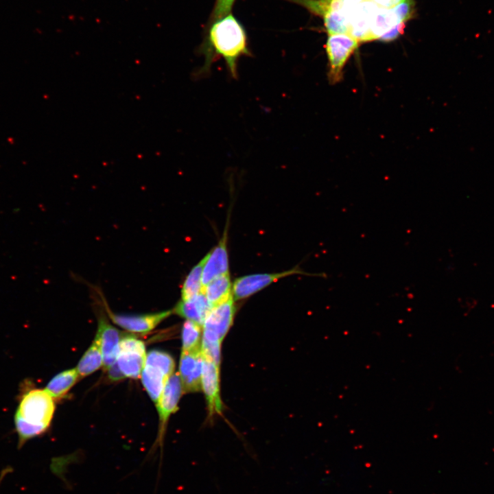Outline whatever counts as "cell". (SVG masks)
<instances>
[{
  "instance_id": "cell-6",
  "label": "cell",
  "mask_w": 494,
  "mask_h": 494,
  "mask_svg": "<svg viewBox=\"0 0 494 494\" xmlns=\"http://www.w3.org/2000/svg\"><path fill=\"white\" fill-rule=\"evenodd\" d=\"M146 358L143 342L131 336H124L119 343V351L115 362L124 377L137 379L141 377Z\"/></svg>"
},
{
  "instance_id": "cell-16",
  "label": "cell",
  "mask_w": 494,
  "mask_h": 494,
  "mask_svg": "<svg viewBox=\"0 0 494 494\" xmlns=\"http://www.w3.org/2000/svg\"><path fill=\"white\" fill-rule=\"evenodd\" d=\"M400 25H405L392 8H378L370 24L371 39H381L390 30Z\"/></svg>"
},
{
  "instance_id": "cell-3",
  "label": "cell",
  "mask_w": 494,
  "mask_h": 494,
  "mask_svg": "<svg viewBox=\"0 0 494 494\" xmlns=\"http://www.w3.org/2000/svg\"><path fill=\"white\" fill-rule=\"evenodd\" d=\"M175 363L166 352L151 350L146 354L141 381L152 401L157 404L167 378L174 373Z\"/></svg>"
},
{
  "instance_id": "cell-23",
  "label": "cell",
  "mask_w": 494,
  "mask_h": 494,
  "mask_svg": "<svg viewBox=\"0 0 494 494\" xmlns=\"http://www.w3.org/2000/svg\"><path fill=\"white\" fill-rule=\"evenodd\" d=\"M235 0H216L211 19L215 21L230 13Z\"/></svg>"
},
{
  "instance_id": "cell-24",
  "label": "cell",
  "mask_w": 494,
  "mask_h": 494,
  "mask_svg": "<svg viewBox=\"0 0 494 494\" xmlns=\"http://www.w3.org/2000/svg\"><path fill=\"white\" fill-rule=\"evenodd\" d=\"M374 2L379 8H392L398 4L406 0H370Z\"/></svg>"
},
{
  "instance_id": "cell-5",
  "label": "cell",
  "mask_w": 494,
  "mask_h": 494,
  "mask_svg": "<svg viewBox=\"0 0 494 494\" xmlns=\"http://www.w3.org/2000/svg\"><path fill=\"white\" fill-rule=\"evenodd\" d=\"M235 314V305L233 296L213 306L202 326V340L221 343L233 323Z\"/></svg>"
},
{
  "instance_id": "cell-22",
  "label": "cell",
  "mask_w": 494,
  "mask_h": 494,
  "mask_svg": "<svg viewBox=\"0 0 494 494\" xmlns=\"http://www.w3.org/2000/svg\"><path fill=\"white\" fill-rule=\"evenodd\" d=\"M324 25L329 35L348 34V23L342 11L330 10L322 16Z\"/></svg>"
},
{
  "instance_id": "cell-14",
  "label": "cell",
  "mask_w": 494,
  "mask_h": 494,
  "mask_svg": "<svg viewBox=\"0 0 494 494\" xmlns=\"http://www.w3.org/2000/svg\"><path fill=\"white\" fill-rule=\"evenodd\" d=\"M226 243L227 230L226 229L218 244L205 255L206 260L202 270V287L215 278L229 273Z\"/></svg>"
},
{
  "instance_id": "cell-8",
  "label": "cell",
  "mask_w": 494,
  "mask_h": 494,
  "mask_svg": "<svg viewBox=\"0 0 494 494\" xmlns=\"http://www.w3.org/2000/svg\"><path fill=\"white\" fill-rule=\"evenodd\" d=\"M378 6L370 0H366L350 8L346 13L348 34L359 43L372 40L370 24Z\"/></svg>"
},
{
  "instance_id": "cell-20",
  "label": "cell",
  "mask_w": 494,
  "mask_h": 494,
  "mask_svg": "<svg viewBox=\"0 0 494 494\" xmlns=\"http://www.w3.org/2000/svg\"><path fill=\"white\" fill-rule=\"evenodd\" d=\"M205 260L206 256L192 268L186 277L181 287V300L190 299L202 292V270Z\"/></svg>"
},
{
  "instance_id": "cell-7",
  "label": "cell",
  "mask_w": 494,
  "mask_h": 494,
  "mask_svg": "<svg viewBox=\"0 0 494 494\" xmlns=\"http://www.w3.org/2000/svg\"><path fill=\"white\" fill-rule=\"evenodd\" d=\"M296 274L309 275L296 267L281 272L253 274L240 277L235 280L232 285L233 297L235 301L248 298L279 279Z\"/></svg>"
},
{
  "instance_id": "cell-15",
  "label": "cell",
  "mask_w": 494,
  "mask_h": 494,
  "mask_svg": "<svg viewBox=\"0 0 494 494\" xmlns=\"http://www.w3.org/2000/svg\"><path fill=\"white\" fill-rule=\"evenodd\" d=\"M212 307L204 294L202 292L190 299L180 300L173 309V312L202 327Z\"/></svg>"
},
{
  "instance_id": "cell-10",
  "label": "cell",
  "mask_w": 494,
  "mask_h": 494,
  "mask_svg": "<svg viewBox=\"0 0 494 494\" xmlns=\"http://www.w3.org/2000/svg\"><path fill=\"white\" fill-rule=\"evenodd\" d=\"M201 388L205 395L210 416L222 410L220 390V366L202 356Z\"/></svg>"
},
{
  "instance_id": "cell-19",
  "label": "cell",
  "mask_w": 494,
  "mask_h": 494,
  "mask_svg": "<svg viewBox=\"0 0 494 494\" xmlns=\"http://www.w3.org/2000/svg\"><path fill=\"white\" fill-rule=\"evenodd\" d=\"M78 378L76 368L62 371L49 381L45 390L54 399H59L68 392Z\"/></svg>"
},
{
  "instance_id": "cell-13",
  "label": "cell",
  "mask_w": 494,
  "mask_h": 494,
  "mask_svg": "<svg viewBox=\"0 0 494 494\" xmlns=\"http://www.w3.org/2000/svg\"><path fill=\"white\" fill-rule=\"evenodd\" d=\"M95 337L100 344L103 366L108 370L117 361L121 339V332L111 325L104 317H100Z\"/></svg>"
},
{
  "instance_id": "cell-2",
  "label": "cell",
  "mask_w": 494,
  "mask_h": 494,
  "mask_svg": "<svg viewBox=\"0 0 494 494\" xmlns=\"http://www.w3.org/2000/svg\"><path fill=\"white\" fill-rule=\"evenodd\" d=\"M54 411V399L45 389L27 386L21 395L15 416L30 424L48 429Z\"/></svg>"
},
{
  "instance_id": "cell-4",
  "label": "cell",
  "mask_w": 494,
  "mask_h": 494,
  "mask_svg": "<svg viewBox=\"0 0 494 494\" xmlns=\"http://www.w3.org/2000/svg\"><path fill=\"white\" fill-rule=\"evenodd\" d=\"M359 43L347 34L329 35L325 49L329 60L328 78L331 84H336L341 80L343 69L358 47Z\"/></svg>"
},
{
  "instance_id": "cell-9",
  "label": "cell",
  "mask_w": 494,
  "mask_h": 494,
  "mask_svg": "<svg viewBox=\"0 0 494 494\" xmlns=\"http://www.w3.org/2000/svg\"><path fill=\"white\" fill-rule=\"evenodd\" d=\"M183 390L182 382L178 373L170 375L164 386L156 407L160 421V434L158 440L161 445L165 424L170 415L175 412Z\"/></svg>"
},
{
  "instance_id": "cell-17",
  "label": "cell",
  "mask_w": 494,
  "mask_h": 494,
  "mask_svg": "<svg viewBox=\"0 0 494 494\" xmlns=\"http://www.w3.org/2000/svg\"><path fill=\"white\" fill-rule=\"evenodd\" d=\"M202 292L214 306L233 296L229 273L220 275L203 287Z\"/></svg>"
},
{
  "instance_id": "cell-11",
  "label": "cell",
  "mask_w": 494,
  "mask_h": 494,
  "mask_svg": "<svg viewBox=\"0 0 494 494\" xmlns=\"http://www.w3.org/2000/svg\"><path fill=\"white\" fill-rule=\"evenodd\" d=\"M172 313L173 310L140 315H124L116 314L108 310V315L115 324L128 331L142 334L152 331Z\"/></svg>"
},
{
  "instance_id": "cell-1",
  "label": "cell",
  "mask_w": 494,
  "mask_h": 494,
  "mask_svg": "<svg viewBox=\"0 0 494 494\" xmlns=\"http://www.w3.org/2000/svg\"><path fill=\"white\" fill-rule=\"evenodd\" d=\"M200 51L204 56V63L197 71L198 77L207 74L215 57L220 56L225 61L231 77L237 78L239 59L251 54L246 31L231 13L213 21Z\"/></svg>"
},
{
  "instance_id": "cell-12",
  "label": "cell",
  "mask_w": 494,
  "mask_h": 494,
  "mask_svg": "<svg viewBox=\"0 0 494 494\" xmlns=\"http://www.w3.org/2000/svg\"><path fill=\"white\" fill-rule=\"evenodd\" d=\"M203 358L201 349L193 351H182L179 363V376L185 392L199 391Z\"/></svg>"
},
{
  "instance_id": "cell-18",
  "label": "cell",
  "mask_w": 494,
  "mask_h": 494,
  "mask_svg": "<svg viewBox=\"0 0 494 494\" xmlns=\"http://www.w3.org/2000/svg\"><path fill=\"white\" fill-rule=\"evenodd\" d=\"M103 366V356L99 340L95 338L75 368L79 378L91 375Z\"/></svg>"
},
{
  "instance_id": "cell-25",
  "label": "cell",
  "mask_w": 494,
  "mask_h": 494,
  "mask_svg": "<svg viewBox=\"0 0 494 494\" xmlns=\"http://www.w3.org/2000/svg\"><path fill=\"white\" fill-rule=\"evenodd\" d=\"M366 0H343V8L342 11L346 14V12L353 7L354 5L359 4ZM346 16V15H345Z\"/></svg>"
},
{
  "instance_id": "cell-21",
  "label": "cell",
  "mask_w": 494,
  "mask_h": 494,
  "mask_svg": "<svg viewBox=\"0 0 494 494\" xmlns=\"http://www.w3.org/2000/svg\"><path fill=\"white\" fill-rule=\"evenodd\" d=\"M201 326L187 320L182 328V351H193L201 349Z\"/></svg>"
}]
</instances>
